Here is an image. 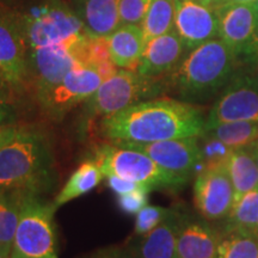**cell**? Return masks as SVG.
I'll list each match as a JSON object with an SVG mask.
<instances>
[{
	"label": "cell",
	"instance_id": "obj_21",
	"mask_svg": "<svg viewBox=\"0 0 258 258\" xmlns=\"http://www.w3.org/2000/svg\"><path fill=\"white\" fill-rule=\"evenodd\" d=\"M104 177V173L92 159L84 161L71 175L70 179L57 194L53 203L56 208H59L72 200L86 195L101 184Z\"/></svg>",
	"mask_w": 258,
	"mask_h": 258
},
{
	"label": "cell",
	"instance_id": "obj_2",
	"mask_svg": "<svg viewBox=\"0 0 258 258\" xmlns=\"http://www.w3.org/2000/svg\"><path fill=\"white\" fill-rule=\"evenodd\" d=\"M239 59L221 38H213L185 54L169 73L171 89L179 101L199 104L220 95L238 72Z\"/></svg>",
	"mask_w": 258,
	"mask_h": 258
},
{
	"label": "cell",
	"instance_id": "obj_27",
	"mask_svg": "<svg viewBox=\"0 0 258 258\" xmlns=\"http://www.w3.org/2000/svg\"><path fill=\"white\" fill-rule=\"evenodd\" d=\"M231 148L246 147L258 140V121H237L208 131Z\"/></svg>",
	"mask_w": 258,
	"mask_h": 258
},
{
	"label": "cell",
	"instance_id": "obj_4",
	"mask_svg": "<svg viewBox=\"0 0 258 258\" xmlns=\"http://www.w3.org/2000/svg\"><path fill=\"white\" fill-rule=\"evenodd\" d=\"M28 51L78 42L89 35L64 0H41L24 14H16Z\"/></svg>",
	"mask_w": 258,
	"mask_h": 258
},
{
	"label": "cell",
	"instance_id": "obj_20",
	"mask_svg": "<svg viewBox=\"0 0 258 258\" xmlns=\"http://www.w3.org/2000/svg\"><path fill=\"white\" fill-rule=\"evenodd\" d=\"M182 217L173 212L166 220L147 234L141 235L134 250L137 258H178L177 256V235Z\"/></svg>",
	"mask_w": 258,
	"mask_h": 258
},
{
	"label": "cell",
	"instance_id": "obj_7",
	"mask_svg": "<svg viewBox=\"0 0 258 258\" xmlns=\"http://www.w3.org/2000/svg\"><path fill=\"white\" fill-rule=\"evenodd\" d=\"M165 88L166 85L159 80V77H146L138 71L120 69L104 80L85 102V110L92 117L102 116L104 118L128 106L159 96Z\"/></svg>",
	"mask_w": 258,
	"mask_h": 258
},
{
	"label": "cell",
	"instance_id": "obj_9",
	"mask_svg": "<svg viewBox=\"0 0 258 258\" xmlns=\"http://www.w3.org/2000/svg\"><path fill=\"white\" fill-rule=\"evenodd\" d=\"M102 83V77L95 67L79 64L62 80L36 96V101L48 118L59 122L74 106L88 101Z\"/></svg>",
	"mask_w": 258,
	"mask_h": 258
},
{
	"label": "cell",
	"instance_id": "obj_42",
	"mask_svg": "<svg viewBox=\"0 0 258 258\" xmlns=\"http://www.w3.org/2000/svg\"><path fill=\"white\" fill-rule=\"evenodd\" d=\"M254 5H256V8H257V11H258V0L256 3H254Z\"/></svg>",
	"mask_w": 258,
	"mask_h": 258
},
{
	"label": "cell",
	"instance_id": "obj_5",
	"mask_svg": "<svg viewBox=\"0 0 258 258\" xmlns=\"http://www.w3.org/2000/svg\"><path fill=\"white\" fill-rule=\"evenodd\" d=\"M93 161L104 176H118L133 180L152 190L177 191L188 184L183 179L163 169L160 165L140 151L116 145L102 144L95 150Z\"/></svg>",
	"mask_w": 258,
	"mask_h": 258
},
{
	"label": "cell",
	"instance_id": "obj_34",
	"mask_svg": "<svg viewBox=\"0 0 258 258\" xmlns=\"http://www.w3.org/2000/svg\"><path fill=\"white\" fill-rule=\"evenodd\" d=\"M85 258H137V256L131 249L121 246H108L90 253Z\"/></svg>",
	"mask_w": 258,
	"mask_h": 258
},
{
	"label": "cell",
	"instance_id": "obj_14",
	"mask_svg": "<svg viewBox=\"0 0 258 258\" xmlns=\"http://www.w3.org/2000/svg\"><path fill=\"white\" fill-rule=\"evenodd\" d=\"M186 50L219 37L215 10L201 0H175V28Z\"/></svg>",
	"mask_w": 258,
	"mask_h": 258
},
{
	"label": "cell",
	"instance_id": "obj_35",
	"mask_svg": "<svg viewBox=\"0 0 258 258\" xmlns=\"http://www.w3.org/2000/svg\"><path fill=\"white\" fill-rule=\"evenodd\" d=\"M239 61H244L245 63L250 64L252 67L258 62V27L254 30L249 44L240 55Z\"/></svg>",
	"mask_w": 258,
	"mask_h": 258
},
{
	"label": "cell",
	"instance_id": "obj_33",
	"mask_svg": "<svg viewBox=\"0 0 258 258\" xmlns=\"http://www.w3.org/2000/svg\"><path fill=\"white\" fill-rule=\"evenodd\" d=\"M106 185H108L117 196L134 191V190L141 188V186H145V185L139 184L137 182H133V180L122 178V177L114 176V175L106 176Z\"/></svg>",
	"mask_w": 258,
	"mask_h": 258
},
{
	"label": "cell",
	"instance_id": "obj_3",
	"mask_svg": "<svg viewBox=\"0 0 258 258\" xmlns=\"http://www.w3.org/2000/svg\"><path fill=\"white\" fill-rule=\"evenodd\" d=\"M56 172L48 139L40 131L19 127L0 148V191L42 195L54 188Z\"/></svg>",
	"mask_w": 258,
	"mask_h": 258
},
{
	"label": "cell",
	"instance_id": "obj_37",
	"mask_svg": "<svg viewBox=\"0 0 258 258\" xmlns=\"http://www.w3.org/2000/svg\"><path fill=\"white\" fill-rule=\"evenodd\" d=\"M249 150L251 151V153H252V156L254 158V160H256V164L258 166V140L254 141V143H252L251 145H249Z\"/></svg>",
	"mask_w": 258,
	"mask_h": 258
},
{
	"label": "cell",
	"instance_id": "obj_11",
	"mask_svg": "<svg viewBox=\"0 0 258 258\" xmlns=\"http://www.w3.org/2000/svg\"><path fill=\"white\" fill-rule=\"evenodd\" d=\"M0 77L21 95L30 90L28 48L16 12L0 6Z\"/></svg>",
	"mask_w": 258,
	"mask_h": 258
},
{
	"label": "cell",
	"instance_id": "obj_39",
	"mask_svg": "<svg viewBox=\"0 0 258 258\" xmlns=\"http://www.w3.org/2000/svg\"><path fill=\"white\" fill-rule=\"evenodd\" d=\"M10 256H11V250L0 247V258H10Z\"/></svg>",
	"mask_w": 258,
	"mask_h": 258
},
{
	"label": "cell",
	"instance_id": "obj_32",
	"mask_svg": "<svg viewBox=\"0 0 258 258\" xmlns=\"http://www.w3.org/2000/svg\"><path fill=\"white\" fill-rule=\"evenodd\" d=\"M11 86L0 77V124L14 123L16 118L15 96Z\"/></svg>",
	"mask_w": 258,
	"mask_h": 258
},
{
	"label": "cell",
	"instance_id": "obj_22",
	"mask_svg": "<svg viewBox=\"0 0 258 258\" xmlns=\"http://www.w3.org/2000/svg\"><path fill=\"white\" fill-rule=\"evenodd\" d=\"M234 190V202L258 186V166L249 147L234 148L227 163Z\"/></svg>",
	"mask_w": 258,
	"mask_h": 258
},
{
	"label": "cell",
	"instance_id": "obj_25",
	"mask_svg": "<svg viewBox=\"0 0 258 258\" xmlns=\"http://www.w3.org/2000/svg\"><path fill=\"white\" fill-rule=\"evenodd\" d=\"M175 28V0H152L141 29L145 41L166 34Z\"/></svg>",
	"mask_w": 258,
	"mask_h": 258
},
{
	"label": "cell",
	"instance_id": "obj_18",
	"mask_svg": "<svg viewBox=\"0 0 258 258\" xmlns=\"http://www.w3.org/2000/svg\"><path fill=\"white\" fill-rule=\"evenodd\" d=\"M72 9L90 37H108L121 23L118 0H72Z\"/></svg>",
	"mask_w": 258,
	"mask_h": 258
},
{
	"label": "cell",
	"instance_id": "obj_16",
	"mask_svg": "<svg viewBox=\"0 0 258 258\" xmlns=\"http://www.w3.org/2000/svg\"><path fill=\"white\" fill-rule=\"evenodd\" d=\"M186 48L175 29L146 42L138 72L146 77H161L172 72L184 57Z\"/></svg>",
	"mask_w": 258,
	"mask_h": 258
},
{
	"label": "cell",
	"instance_id": "obj_28",
	"mask_svg": "<svg viewBox=\"0 0 258 258\" xmlns=\"http://www.w3.org/2000/svg\"><path fill=\"white\" fill-rule=\"evenodd\" d=\"M199 146L201 153V172L203 170L227 165L232 151L234 150L209 132L200 135Z\"/></svg>",
	"mask_w": 258,
	"mask_h": 258
},
{
	"label": "cell",
	"instance_id": "obj_23",
	"mask_svg": "<svg viewBox=\"0 0 258 258\" xmlns=\"http://www.w3.org/2000/svg\"><path fill=\"white\" fill-rule=\"evenodd\" d=\"M25 191H0V247L12 250Z\"/></svg>",
	"mask_w": 258,
	"mask_h": 258
},
{
	"label": "cell",
	"instance_id": "obj_36",
	"mask_svg": "<svg viewBox=\"0 0 258 258\" xmlns=\"http://www.w3.org/2000/svg\"><path fill=\"white\" fill-rule=\"evenodd\" d=\"M18 129L19 125H16L15 123L0 124V148L15 137V134L18 132Z\"/></svg>",
	"mask_w": 258,
	"mask_h": 258
},
{
	"label": "cell",
	"instance_id": "obj_29",
	"mask_svg": "<svg viewBox=\"0 0 258 258\" xmlns=\"http://www.w3.org/2000/svg\"><path fill=\"white\" fill-rule=\"evenodd\" d=\"M175 211L160 207V206H145L137 214L135 220V234L145 235L166 220Z\"/></svg>",
	"mask_w": 258,
	"mask_h": 258
},
{
	"label": "cell",
	"instance_id": "obj_40",
	"mask_svg": "<svg viewBox=\"0 0 258 258\" xmlns=\"http://www.w3.org/2000/svg\"><path fill=\"white\" fill-rule=\"evenodd\" d=\"M228 2H235V3H256L257 0H228Z\"/></svg>",
	"mask_w": 258,
	"mask_h": 258
},
{
	"label": "cell",
	"instance_id": "obj_30",
	"mask_svg": "<svg viewBox=\"0 0 258 258\" xmlns=\"http://www.w3.org/2000/svg\"><path fill=\"white\" fill-rule=\"evenodd\" d=\"M152 0H118V14L122 24L141 25Z\"/></svg>",
	"mask_w": 258,
	"mask_h": 258
},
{
	"label": "cell",
	"instance_id": "obj_15",
	"mask_svg": "<svg viewBox=\"0 0 258 258\" xmlns=\"http://www.w3.org/2000/svg\"><path fill=\"white\" fill-rule=\"evenodd\" d=\"M219 38L239 59L258 27V11L254 3L226 2L215 6Z\"/></svg>",
	"mask_w": 258,
	"mask_h": 258
},
{
	"label": "cell",
	"instance_id": "obj_31",
	"mask_svg": "<svg viewBox=\"0 0 258 258\" xmlns=\"http://www.w3.org/2000/svg\"><path fill=\"white\" fill-rule=\"evenodd\" d=\"M151 190L146 186H141L134 191L117 196V206L125 214L137 215L139 212L147 206L148 192Z\"/></svg>",
	"mask_w": 258,
	"mask_h": 258
},
{
	"label": "cell",
	"instance_id": "obj_26",
	"mask_svg": "<svg viewBox=\"0 0 258 258\" xmlns=\"http://www.w3.org/2000/svg\"><path fill=\"white\" fill-rule=\"evenodd\" d=\"M217 258H258V234L246 231H227L220 238Z\"/></svg>",
	"mask_w": 258,
	"mask_h": 258
},
{
	"label": "cell",
	"instance_id": "obj_41",
	"mask_svg": "<svg viewBox=\"0 0 258 258\" xmlns=\"http://www.w3.org/2000/svg\"><path fill=\"white\" fill-rule=\"evenodd\" d=\"M253 69H254V76H256V78L258 79V62L256 63V64H254V66H253Z\"/></svg>",
	"mask_w": 258,
	"mask_h": 258
},
{
	"label": "cell",
	"instance_id": "obj_6",
	"mask_svg": "<svg viewBox=\"0 0 258 258\" xmlns=\"http://www.w3.org/2000/svg\"><path fill=\"white\" fill-rule=\"evenodd\" d=\"M53 202L27 192L22 205L10 258H57Z\"/></svg>",
	"mask_w": 258,
	"mask_h": 258
},
{
	"label": "cell",
	"instance_id": "obj_13",
	"mask_svg": "<svg viewBox=\"0 0 258 258\" xmlns=\"http://www.w3.org/2000/svg\"><path fill=\"white\" fill-rule=\"evenodd\" d=\"M194 202L207 220L227 218L234 203V190L227 165L203 170L195 177Z\"/></svg>",
	"mask_w": 258,
	"mask_h": 258
},
{
	"label": "cell",
	"instance_id": "obj_12",
	"mask_svg": "<svg viewBox=\"0 0 258 258\" xmlns=\"http://www.w3.org/2000/svg\"><path fill=\"white\" fill-rule=\"evenodd\" d=\"M120 146L140 151L156 161L158 165L184 182L201 172V153L199 137L171 139L157 143H132V141H111Z\"/></svg>",
	"mask_w": 258,
	"mask_h": 258
},
{
	"label": "cell",
	"instance_id": "obj_24",
	"mask_svg": "<svg viewBox=\"0 0 258 258\" xmlns=\"http://www.w3.org/2000/svg\"><path fill=\"white\" fill-rule=\"evenodd\" d=\"M234 230L258 234V186L233 203L226 220V232Z\"/></svg>",
	"mask_w": 258,
	"mask_h": 258
},
{
	"label": "cell",
	"instance_id": "obj_17",
	"mask_svg": "<svg viewBox=\"0 0 258 258\" xmlns=\"http://www.w3.org/2000/svg\"><path fill=\"white\" fill-rule=\"evenodd\" d=\"M220 234L207 222L180 219L177 235L178 258H217Z\"/></svg>",
	"mask_w": 258,
	"mask_h": 258
},
{
	"label": "cell",
	"instance_id": "obj_38",
	"mask_svg": "<svg viewBox=\"0 0 258 258\" xmlns=\"http://www.w3.org/2000/svg\"><path fill=\"white\" fill-rule=\"evenodd\" d=\"M201 2L206 3V4L212 6V8H215V6L222 4V3L228 2V0H201Z\"/></svg>",
	"mask_w": 258,
	"mask_h": 258
},
{
	"label": "cell",
	"instance_id": "obj_10",
	"mask_svg": "<svg viewBox=\"0 0 258 258\" xmlns=\"http://www.w3.org/2000/svg\"><path fill=\"white\" fill-rule=\"evenodd\" d=\"M258 121V79L238 71L213 104L206 120V132L224 123Z\"/></svg>",
	"mask_w": 258,
	"mask_h": 258
},
{
	"label": "cell",
	"instance_id": "obj_8",
	"mask_svg": "<svg viewBox=\"0 0 258 258\" xmlns=\"http://www.w3.org/2000/svg\"><path fill=\"white\" fill-rule=\"evenodd\" d=\"M90 36L72 43L37 48L28 51L30 90L35 97L54 86L79 64H86Z\"/></svg>",
	"mask_w": 258,
	"mask_h": 258
},
{
	"label": "cell",
	"instance_id": "obj_19",
	"mask_svg": "<svg viewBox=\"0 0 258 258\" xmlns=\"http://www.w3.org/2000/svg\"><path fill=\"white\" fill-rule=\"evenodd\" d=\"M106 38L109 53L116 66L122 70L138 71L146 46L141 25L121 24Z\"/></svg>",
	"mask_w": 258,
	"mask_h": 258
},
{
	"label": "cell",
	"instance_id": "obj_1",
	"mask_svg": "<svg viewBox=\"0 0 258 258\" xmlns=\"http://www.w3.org/2000/svg\"><path fill=\"white\" fill-rule=\"evenodd\" d=\"M101 127L103 135L110 141L147 144L200 137L206 132V118L191 103L148 99L104 117Z\"/></svg>",
	"mask_w": 258,
	"mask_h": 258
}]
</instances>
